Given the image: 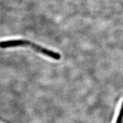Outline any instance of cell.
I'll return each instance as SVG.
<instances>
[{
    "label": "cell",
    "mask_w": 123,
    "mask_h": 123,
    "mask_svg": "<svg viewBox=\"0 0 123 123\" xmlns=\"http://www.w3.org/2000/svg\"><path fill=\"white\" fill-rule=\"evenodd\" d=\"M123 119V102L122 103L121 106L120 110L119 112L118 116H117L115 123H122Z\"/></svg>",
    "instance_id": "obj_2"
},
{
    "label": "cell",
    "mask_w": 123,
    "mask_h": 123,
    "mask_svg": "<svg viewBox=\"0 0 123 123\" xmlns=\"http://www.w3.org/2000/svg\"><path fill=\"white\" fill-rule=\"evenodd\" d=\"M16 47H30L36 52L49 57L55 60H59L61 58L59 53L45 48L30 41L25 39H10L0 41V48L7 49Z\"/></svg>",
    "instance_id": "obj_1"
}]
</instances>
